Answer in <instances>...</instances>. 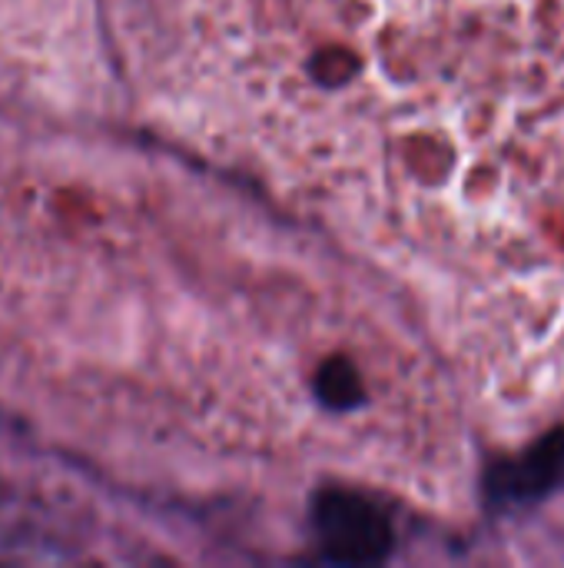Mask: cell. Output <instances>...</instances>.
I'll list each match as a JSON object with an SVG mask.
<instances>
[{
  "label": "cell",
  "instance_id": "obj_1",
  "mask_svg": "<svg viewBox=\"0 0 564 568\" xmlns=\"http://www.w3.org/2000/svg\"><path fill=\"white\" fill-rule=\"evenodd\" d=\"M319 542L332 562L369 566L382 562L392 549V526L386 513L362 493L326 489L312 506Z\"/></svg>",
  "mask_w": 564,
  "mask_h": 568
},
{
  "label": "cell",
  "instance_id": "obj_2",
  "mask_svg": "<svg viewBox=\"0 0 564 568\" xmlns=\"http://www.w3.org/2000/svg\"><path fill=\"white\" fill-rule=\"evenodd\" d=\"M564 483V433L545 436L539 446L522 453L519 459L492 466L489 496L502 509H519L545 499L555 486Z\"/></svg>",
  "mask_w": 564,
  "mask_h": 568
},
{
  "label": "cell",
  "instance_id": "obj_3",
  "mask_svg": "<svg viewBox=\"0 0 564 568\" xmlns=\"http://www.w3.org/2000/svg\"><path fill=\"white\" fill-rule=\"evenodd\" d=\"M319 396L329 403V406H352L362 399V386H359V376L356 369L346 363V359H329L319 373Z\"/></svg>",
  "mask_w": 564,
  "mask_h": 568
}]
</instances>
